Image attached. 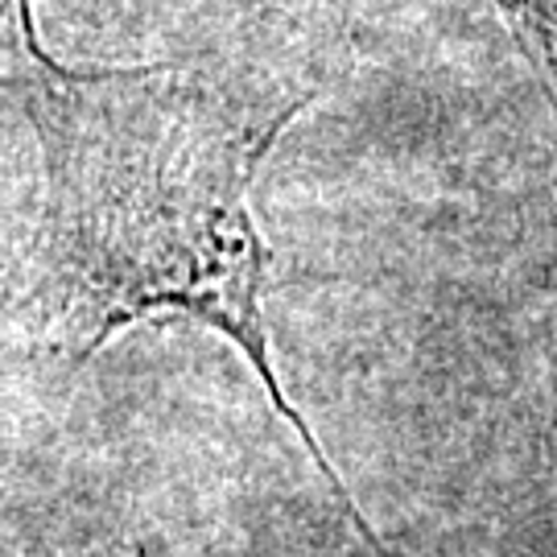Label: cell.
I'll use <instances>...</instances> for the list:
<instances>
[{"label":"cell","instance_id":"cell-3","mask_svg":"<svg viewBox=\"0 0 557 557\" xmlns=\"http://www.w3.org/2000/svg\"><path fill=\"white\" fill-rule=\"evenodd\" d=\"M0 34H13V50H9V62L21 59H41V38L38 25H34V0H0ZM4 62V66H9Z\"/></svg>","mask_w":557,"mask_h":557},{"label":"cell","instance_id":"cell-2","mask_svg":"<svg viewBox=\"0 0 557 557\" xmlns=\"http://www.w3.org/2000/svg\"><path fill=\"white\" fill-rule=\"evenodd\" d=\"M496 9L508 17L533 66L557 87V0H496Z\"/></svg>","mask_w":557,"mask_h":557},{"label":"cell","instance_id":"cell-4","mask_svg":"<svg viewBox=\"0 0 557 557\" xmlns=\"http://www.w3.org/2000/svg\"><path fill=\"white\" fill-rule=\"evenodd\" d=\"M83 557H124L120 549H100V554H83Z\"/></svg>","mask_w":557,"mask_h":557},{"label":"cell","instance_id":"cell-1","mask_svg":"<svg viewBox=\"0 0 557 557\" xmlns=\"http://www.w3.org/2000/svg\"><path fill=\"white\" fill-rule=\"evenodd\" d=\"M0 100L29 120L41 158L21 294L29 335L50 356L83 363L140 322L215 331L380 549L269 351V239L252 186L310 96L220 59L66 66L41 54L0 66Z\"/></svg>","mask_w":557,"mask_h":557}]
</instances>
